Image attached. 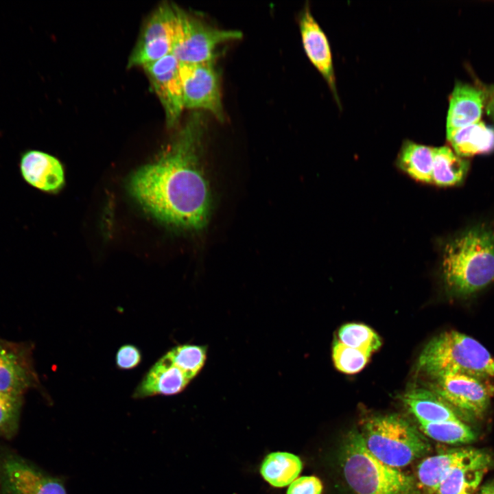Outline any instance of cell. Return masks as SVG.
Here are the masks:
<instances>
[{"mask_svg":"<svg viewBox=\"0 0 494 494\" xmlns=\"http://www.w3.org/2000/svg\"><path fill=\"white\" fill-rule=\"evenodd\" d=\"M204 129L203 117L195 112L167 151L156 161L139 168L129 180L132 197L163 223L199 229L207 222L211 195L198 164Z\"/></svg>","mask_w":494,"mask_h":494,"instance_id":"1","label":"cell"},{"mask_svg":"<svg viewBox=\"0 0 494 494\" xmlns=\"http://www.w3.org/2000/svg\"><path fill=\"white\" fill-rule=\"evenodd\" d=\"M442 271L452 292L469 296L494 282V227L480 224L448 242Z\"/></svg>","mask_w":494,"mask_h":494,"instance_id":"2","label":"cell"},{"mask_svg":"<svg viewBox=\"0 0 494 494\" xmlns=\"http://www.w3.org/2000/svg\"><path fill=\"white\" fill-rule=\"evenodd\" d=\"M340 456L343 476L354 494H414V478L375 457L358 431L347 434Z\"/></svg>","mask_w":494,"mask_h":494,"instance_id":"3","label":"cell"},{"mask_svg":"<svg viewBox=\"0 0 494 494\" xmlns=\"http://www.w3.org/2000/svg\"><path fill=\"white\" fill-rule=\"evenodd\" d=\"M419 368L435 379L451 374L494 377V357L475 339L456 331L434 337L423 349Z\"/></svg>","mask_w":494,"mask_h":494,"instance_id":"4","label":"cell"},{"mask_svg":"<svg viewBox=\"0 0 494 494\" xmlns=\"http://www.w3.org/2000/svg\"><path fill=\"white\" fill-rule=\"evenodd\" d=\"M361 434L368 449L394 468L409 464L431 449L427 440L415 427L397 415L369 419Z\"/></svg>","mask_w":494,"mask_h":494,"instance_id":"5","label":"cell"},{"mask_svg":"<svg viewBox=\"0 0 494 494\" xmlns=\"http://www.w3.org/2000/svg\"><path fill=\"white\" fill-rule=\"evenodd\" d=\"M176 10L172 54L180 63L214 62L220 45L240 40L243 36L238 30L211 26L177 5Z\"/></svg>","mask_w":494,"mask_h":494,"instance_id":"6","label":"cell"},{"mask_svg":"<svg viewBox=\"0 0 494 494\" xmlns=\"http://www.w3.org/2000/svg\"><path fill=\"white\" fill-rule=\"evenodd\" d=\"M184 108L211 113L218 121H225L220 77L214 62L180 63Z\"/></svg>","mask_w":494,"mask_h":494,"instance_id":"7","label":"cell"},{"mask_svg":"<svg viewBox=\"0 0 494 494\" xmlns=\"http://www.w3.org/2000/svg\"><path fill=\"white\" fill-rule=\"evenodd\" d=\"M434 392L451 407L469 417H482L494 395L487 379L451 374L436 378Z\"/></svg>","mask_w":494,"mask_h":494,"instance_id":"8","label":"cell"},{"mask_svg":"<svg viewBox=\"0 0 494 494\" xmlns=\"http://www.w3.org/2000/svg\"><path fill=\"white\" fill-rule=\"evenodd\" d=\"M0 489L3 494H67L61 479L13 455L0 458Z\"/></svg>","mask_w":494,"mask_h":494,"instance_id":"9","label":"cell"},{"mask_svg":"<svg viewBox=\"0 0 494 494\" xmlns=\"http://www.w3.org/2000/svg\"><path fill=\"white\" fill-rule=\"evenodd\" d=\"M142 67L163 108L167 126H175L185 108L179 61L170 54Z\"/></svg>","mask_w":494,"mask_h":494,"instance_id":"10","label":"cell"},{"mask_svg":"<svg viewBox=\"0 0 494 494\" xmlns=\"http://www.w3.org/2000/svg\"><path fill=\"white\" fill-rule=\"evenodd\" d=\"M38 386L32 347L23 343L0 340V392L23 395Z\"/></svg>","mask_w":494,"mask_h":494,"instance_id":"11","label":"cell"},{"mask_svg":"<svg viewBox=\"0 0 494 494\" xmlns=\"http://www.w3.org/2000/svg\"><path fill=\"white\" fill-rule=\"evenodd\" d=\"M18 166L22 180L40 191L55 193L64 184L62 163L45 152L34 149L23 150L19 155Z\"/></svg>","mask_w":494,"mask_h":494,"instance_id":"12","label":"cell"},{"mask_svg":"<svg viewBox=\"0 0 494 494\" xmlns=\"http://www.w3.org/2000/svg\"><path fill=\"white\" fill-rule=\"evenodd\" d=\"M493 462L488 451L472 448L467 456L447 471L435 494L474 493Z\"/></svg>","mask_w":494,"mask_h":494,"instance_id":"13","label":"cell"},{"mask_svg":"<svg viewBox=\"0 0 494 494\" xmlns=\"http://www.w3.org/2000/svg\"><path fill=\"white\" fill-rule=\"evenodd\" d=\"M299 30L304 50L310 62L321 73L339 104L333 58L328 38L306 5L299 17Z\"/></svg>","mask_w":494,"mask_h":494,"instance_id":"14","label":"cell"},{"mask_svg":"<svg viewBox=\"0 0 494 494\" xmlns=\"http://www.w3.org/2000/svg\"><path fill=\"white\" fill-rule=\"evenodd\" d=\"M193 378L167 352L148 370L132 394L135 399L174 395L183 391Z\"/></svg>","mask_w":494,"mask_h":494,"instance_id":"15","label":"cell"},{"mask_svg":"<svg viewBox=\"0 0 494 494\" xmlns=\"http://www.w3.org/2000/svg\"><path fill=\"white\" fill-rule=\"evenodd\" d=\"M484 104V91L467 83L457 82L449 98L447 136L460 128L480 121Z\"/></svg>","mask_w":494,"mask_h":494,"instance_id":"16","label":"cell"},{"mask_svg":"<svg viewBox=\"0 0 494 494\" xmlns=\"http://www.w3.org/2000/svg\"><path fill=\"white\" fill-rule=\"evenodd\" d=\"M403 401L419 423L459 419L454 409L432 391L412 389L403 395Z\"/></svg>","mask_w":494,"mask_h":494,"instance_id":"17","label":"cell"},{"mask_svg":"<svg viewBox=\"0 0 494 494\" xmlns=\"http://www.w3.org/2000/svg\"><path fill=\"white\" fill-rule=\"evenodd\" d=\"M455 153L459 156H471L494 150V128L484 122L460 128L447 136Z\"/></svg>","mask_w":494,"mask_h":494,"instance_id":"18","label":"cell"},{"mask_svg":"<svg viewBox=\"0 0 494 494\" xmlns=\"http://www.w3.org/2000/svg\"><path fill=\"white\" fill-rule=\"evenodd\" d=\"M472 448L451 449L424 459L418 466L419 485L425 494H435L447 471L467 456Z\"/></svg>","mask_w":494,"mask_h":494,"instance_id":"19","label":"cell"},{"mask_svg":"<svg viewBox=\"0 0 494 494\" xmlns=\"http://www.w3.org/2000/svg\"><path fill=\"white\" fill-rule=\"evenodd\" d=\"M434 148L406 140L402 144L397 165L419 181L432 183Z\"/></svg>","mask_w":494,"mask_h":494,"instance_id":"20","label":"cell"},{"mask_svg":"<svg viewBox=\"0 0 494 494\" xmlns=\"http://www.w3.org/2000/svg\"><path fill=\"white\" fill-rule=\"evenodd\" d=\"M469 163L449 147L434 148L432 183L442 187L454 186L465 178Z\"/></svg>","mask_w":494,"mask_h":494,"instance_id":"21","label":"cell"},{"mask_svg":"<svg viewBox=\"0 0 494 494\" xmlns=\"http://www.w3.org/2000/svg\"><path fill=\"white\" fill-rule=\"evenodd\" d=\"M302 469L300 458L287 452H273L268 454L261 466L263 478L275 487H284L298 477Z\"/></svg>","mask_w":494,"mask_h":494,"instance_id":"22","label":"cell"},{"mask_svg":"<svg viewBox=\"0 0 494 494\" xmlns=\"http://www.w3.org/2000/svg\"><path fill=\"white\" fill-rule=\"evenodd\" d=\"M176 23V5L166 3L160 5L145 21L137 43L159 40L173 42Z\"/></svg>","mask_w":494,"mask_h":494,"instance_id":"23","label":"cell"},{"mask_svg":"<svg viewBox=\"0 0 494 494\" xmlns=\"http://www.w3.org/2000/svg\"><path fill=\"white\" fill-rule=\"evenodd\" d=\"M420 425L430 438L445 443H470L476 439L475 432L460 419L421 423Z\"/></svg>","mask_w":494,"mask_h":494,"instance_id":"24","label":"cell"},{"mask_svg":"<svg viewBox=\"0 0 494 494\" xmlns=\"http://www.w3.org/2000/svg\"><path fill=\"white\" fill-rule=\"evenodd\" d=\"M338 337L340 342L344 345L370 353L381 345L378 335L362 324L349 323L343 325L338 331Z\"/></svg>","mask_w":494,"mask_h":494,"instance_id":"25","label":"cell"},{"mask_svg":"<svg viewBox=\"0 0 494 494\" xmlns=\"http://www.w3.org/2000/svg\"><path fill=\"white\" fill-rule=\"evenodd\" d=\"M173 42L159 40L145 43H137L133 49L127 66H144L172 54Z\"/></svg>","mask_w":494,"mask_h":494,"instance_id":"26","label":"cell"},{"mask_svg":"<svg viewBox=\"0 0 494 494\" xmlns=\"http://www.w3.org/2000/svg\"><path fill=\"white\" fill-rule=\"evenodd\" d=\"M370 353L347 346L336 341L333 346V359L340 371L353 374L360 371L366 364Z\"/></svg>","mask_w":494,"mask_h":494,"instance_id":"27","label":"cell"},{"mask_svg":"<svg viewBox=\"0 0 494 494\" xmlns=\"http://www.w3.org/2000/svg\"><path fill=\"white\" fill-rule=\"evenodd\" d=\"M22 395L0 392V436H10L18 427Z\"/></svg>","mask_w":494,"mask_h":494,"instance_id":"28","label":"cell"},{"mask_svg":"<svg viewBox=\"0 0 494 494\" xmlns=\"http://www.w3.org/2000/svg\"><path fill=\"white\" fill-rule=\"evenodd\" d=\"M142 355L138 347L126 344L121 346L115 355L116 366L121 370H130L141 363Z\"/></svg>","mask_w":494,"mask_h":494,"instance_id":"29","label":"cell"},{"mask_svg":"<svg viewBox=\"0 0 494 494\" xmlns=\"http://www.w3.org/2000/svg\"><path fill=\"white\" fill-rule=\"evenodd\" d=\"M322 485L315 476H302L290 485L287 494H321Z\"/></svg>","mask_w":494,"mask_h":494,"instance_id":"30","label":"cell"},{"mask_svg":"<svg viewBox=\"0 0 494 494\" xmlns=\"http://www.w3.org/2000/svg\"><path fill=\"white\" fill-rule=\"evenodd\" d=\"M484 93L486 112L494 119V85L489 87Z\"/></svg>","mask_w":494,"mask_h":494,"instance_id":"31","label":"cell"},{"mask_svg":"<svg viewBox=\"0 0 494 494\" xmlns=\"http://www.w3.org/2000/svg\"><path fill=\"white\" fill-rule=\"evenodd\" d=\"M477 494H494V480L484 484Z\"/></svg>","mask_w":494,"mask_h":494,"instance_id":"32","label":"cell"}]
</instances>
